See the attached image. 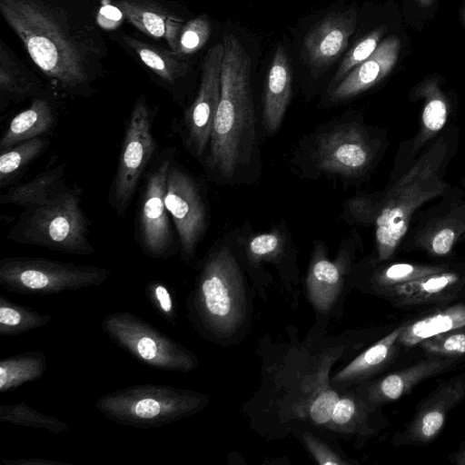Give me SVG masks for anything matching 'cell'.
<instances>
[{
  "label": "cell",
  "mask_w": 465,
  "mask_h": 465,
  "mask_svg": "<svg viewBox=\"0 0 465 465\" xmlns=\"http://www.w3.org/2000/svg\"><path fill=\"white\" fill-rule=\"evenodd\" d=\"M98 0H0V14L39 71L71 97L92 96L108 47Z\"/></svg>",
  "instance_id": "obj_1"
},
{
  "label": "cell",
  "mask_w": 465,
  "mask_h": 465,
  "mask_svg": "<svg viewBox=\"0 0 465 465\" xmlns=\"http://www.w3.org/2000/svg\"><path fill=\"white\" fill-rule=\"evenodd\" d=\"M458 144L457 127H447L416 157L396 155L383 191L358 194L345 203L341 216L347 223L373 227L376 262L389 260L400 248L415 213L450 188L445 174Z\"/></svg>",
  "instance_id": "obj_2"
},
{
  "label": "cell",
  "mask_w": 465,
  "mask_h": 465,
  "mask_svg": "<svg viewBox=\"0 0 465 465\" xmlns=\"http://www.w3.org/2000/svg\"><path fill=\"white\" fill-rule=\"evenodd\" d=\"M221 96L209 143L201 162L219 184L252 181L260 165L257 119L254 110L251 61L240 40L224 35Z\"/></svg>",
  "instance_id": "obj_3"
},
{
  "label": "cell",
  "mask_w": 465,
  "mask_h": 465,
  "mask_svg": "<svg viewBox=\"0 0 465 465\" xmlns=\"http://www.w3.org/2000/svg\"><path fill=\"white\" fill-rule=\"evenodd\" d=\"M386 134L356 115H342L318 127L293 158L303 176L343 183L365 178L385 150Z\"/></svg>",
  "instance_id": "obj_4"
},
{
  "label": "cell",
  "mask_w": 465,
  "mask_h": 465,
  "mask_svg": "<svg viewBox=\"0 0 465 465\" xmlns=\"http://www.w3.org/2000/svg\"><path fill=\"white\" fill-rule=\"evenodd\" d=\"M83 189L67 184L45 201L25 208L6 239L69 254L95 252L90 241L91 221L82 206Z\"/></svg>",
  "instance_id": "obj_5"
},
{
  "label": "cell",
  "mask_w": 465,
  "mask_h": 465,
  "mask_svg": "<svg viewBox=\"0 0 465 465\" xmlns=\"http://www.w3.org/2000/svg\"><path fill=\"white\" fill-rule=\"evenodd\" d=\"M187 308L192 321L214 334L230 333L242 321V275L228 244L216 243L204 257Z\"/></svg>",
  "instance_id": "obj_6"
},
{
  "label": "cell",
  "mask_w": 465,
  "mask_h": 465,
  "mask_svg": "<svg viewBox=\"0 0 465 465\" xmlns=\"http://www.w3.org/2000/svg\"><path fill=\"white\" fill-rule=\"evenodd\" d=\"M197 391L163 384H137L100 397L95 409L117 424L157 429L195 414L207 404Z\"/></svg>",
  "instance_id": "obj_7"
},
{
  "label": "cell",
  "mask_w": 465,
  "mask_h": 465,
  "mask_svg": "<svg viewBox=\"0 0 465 465\" xmlns=\"http://www.w3.org/2000/svg\"><path fill=\"white\" fill-rule=\"evenodd\" d=\"M103 267L47 258L8 256L0 260V286L25 295H52L103 284L111 275Z\"/></svg>",
  "instance_id": "obj_8"
},
{
  "label": "cell",
  "mask_w": 465,
  "mask_h": 465,
  "mask_svg": "<svg viewBox=\"0 0 465 465\" xmlns=\"http://www.w3.org/2000/svg\"><path fill=\"white\" fill-rule=\"evenodd\" d=\"M156 110L146 95L138 96L126 121L117 167L108 192V204L125 216L157 152L153 127Z\"/></svg>",
  "instance_id": "obj_9"
},
{
  "label": "cell",
  "mask_w": 465,
  "mask_h": 465,
  "mask_svg": "<svg viewBox=\"0 0 465 465\" xmlns=\"http://www.w3.org/2000/svg\"><path fill=\"white\" fill-rule=\"evenodd\" d=\"M176 148L158 152L143 176L134 221V241L143 253L166 260L180 252L172 219L165 206L167 175Z\"/></svg>",
  "instance_id": "obj_10"
},
{
  "label": "cell",
  "mask_w": 465,
  "mask_h": 465,
  "mask_svg": "<svg viewBox=\"0 0 465 465\" xmlns=\"http://www.w3.org/2000/svg\"><path fill=\"white\" fill-rule=\"evenodd\" d=\"M101 329L118 347L150 368L187 373L198 364L187 348L132 312L108 314Z\"/></svg>",
  "instance_id": "obj_11"
},
{
  "label": "cell",
  "mask_w": 465,
  "mask_h": 465,
  "mask_svg": "<svg viewBox=\"0 0 465 465\" xmlns=\"http://www.w3.org/2000/svg\"><path fill=\"white\" fill-rule=\"evenodd\" d=\"M164 202L177 234L181 259L190 264L208 229V204L202 183L176 156L168 171Z\"/></svg>",
  "instance_id": "obj_12"
},
{
  "label": "cell",
  "mask_w": 465,
  "mask_h": 465,
  "mask_svg": "<svg viewBox=\"0 0 465 465\" xmlns=\"http://www.w3.org/2000/svg\"><path fill=\"white\" fill-rule=\"evenodd\" d=\"M463 241L465 191L450 186L438 203L415 213L400 246L445 257Z\"/></svg>",
  "instance_id": "obj_13"
},
{
  "label": "cell",
  "mask_w": 465,
  "mask_h": 465,
  "mask_svg": "<svg viewBox=\"0 0 465 465\" xmlns=\"http://www.w3.org/2000/svg\"><path fill=\"white\" fill-rule=\"evenodd\" d=\"M223 52V43L207 51L202 63L196 94L173 127L186 151L200 163L209 143L220 102Z\"/></svg>",
  "instance_id": "obj_14"
},
{
  "label": "cell",
  "mask_w": 465,
  "mask_h": 465,
  "mask_svg": "<svg viewBox=\"0 0 465 465\" xmlns=\"http://www.w3.org/2000/svg\"><path fill=\"white\" fill-rule=\"evenodd\" d=\"M112 38L150 72L176 104L184 106L193 74V64L186 55L122 30L116 31Z\"/></svg>",
  "instance_id": "obj_15"
},
{
  "label": "cell",
  "mask_w": 465,
  "mask_h": 465,
  "mask_svg": "<svg viewBox=\"0 0 465 465\" xmlns=\"http://www.w3.org/2000/svg\"><path fill=\"white\" fill-rule=\"evenodd\" d=\"M361 245V235L351 231L342 239L335 260L331 261L327 257L326 244L322 241L314 242L306 285L309 298L319 311H328L336 301L344 275Z\"/></svg>",
  "instance_id": "obj_16"
},
{
  "label": "cell",
  "mask_w": 465,
  "mask_h": 465,
  "mask_svg": "<svg viewBox=\"0 0 465 465\" xmlns=\"http://www.w3.org/2000/svg\"><path fill=\"white\" fill-rule=\"evenodd\" d=\"M408 96L411 101L423 100L420 130L398 150L401 156L412 159L444 131L450 114V98L439 74L427 75L411 89Z\"/></svg>",
  "instance_id": "obj_17"
},
{
  "label": "cell",
  "mask_w": 465,
  "mask_h": 465,
  "mask_svg": "<svg viewBox=\"0 0 465 465\" xmlns=\"http://www.w3.org/2000/svg\"><path fill=\"white\" fill-rule=\"evenodd\" d=\"M127 22L143 35L163 39L178 53L182 29L187 22L180 6L172 0H112Z\"/></svg>",
  "instance_id": "obj_18"
},
{
  "label": "cell",
  "mask_w": 465,
  "mask_h": 465,
  "mask_svg": "<svg viewBox=\"0 0 465 465\" xmlns=\"http://www.w3.org/2000/svg\"><path fill=\"white\" fill-rule=\"evenodd\" d=\"M355 7L333 12L318 21L303 40V50L312 72L325 71L345 50L357 25Z\"/></svg>",
  "instance_id": "obj_19"
},
{
  "label": "cell",
  "mask_w": 465,
  "mask_h": 465,
  "mask_svg": "<svg viewBox=\"0 0 465 465\" xmlns=\"http://www.w3.org/2000/svg\"><path fill=\"white\" fill-rule=\"evenodd\" d=\"M401 52V41L399 36L390 35L384 39L369 58L327 92V102L330 104L345 102L379 84L395 67Z\"/></svg>",
  "instance_id": "obj_20"
},
{
  "label": "cell",
  "mask_w": 465,
  "mask_h": 465,
  "mask_svg": "<svg viewBox=\"0 0 465 465\" xmlns=\"http://www.w3.org/2000/svg\"><path fill=\"white\" fill-rule=\"evenodd\" d=\"M292 74L288 54L282 45L275 48L264 83L262 124L268 135L281 127L292 96Z\"/></svg>",
  "instance_id": "obj_21"
},
{
  "label": "cell",
  "mask_w": 465,
  "mask_h": 465,
  "mask_svg": "<svg viewBox=\"0 0 465 465\" xmlns=\"http://www.w3.org/2000/svg\"><path fill=\"white\" fill-rule=\"evenodd\" d=\"M58 120L57 105L53 92L46 89L32 99L28 107L9 122L0 139V153L35 137L47 136Z\"/></svg>",
  "instance_id": "obj_22"
},
{
  "label": "cell",
  "mask_w": 465,
  "mask_h": 465,
  "mask_svg": "<svg viewBox=\"0 0 465 465\" xmlns=\"http://www.w3.org/2000/svg\"><path fill=\"white\" fill-rule=\"evenodd\" d=\"M465 395V384L453 381L442 384L422 404L406 430L404 437L412 443H427L441 430L449 411Z\"/></svg>",
  "instance_id": "obj_23"
},
{
  "label": "cell",
  "mask_w": 465,
  "mask_h": 465,
  "mask_svg": "<svg viewBox=\"0 0 465 465\" xmlns=\"http://www.w3.org/2000/svg\"><path fill=\"white\" fill-rule=\"evenodd\" d=\"M46 89L39 76L0 38V114L13 104L33 99Z\"/></svg>",
  "instance_id": "obj_24"
},
{
  "label": "cell",
  "mask_w": 465,
  "mask_h": 465,
  "mask_svg": "<svg viewBox=\"0 0 465 465\" xmlns=\"http://www.w3.org/2000/svg\"><path fill=\"white\" fill-rule=\"evenodd\" d=\"M464 282V276L450 267L440 272L383 289L399 305H420L453 299Z\"/></svg>",
  "instance_id": "obj_25"
},
{
  "label": "cell",
  "mask_w": 465,
  "mask_h": 465,
  "mask_svg": "<svg viewBox=\"0 0 465 465\" xmlns=\"http://www.w3.org/2000/svg\"><path fill=\"white\" fill-rule=\"evenodd\" d=\"M454 363V360L448 358L420 361L377 382L371 390L370 398L378 402L397 400L420 381L445 371Z\"/></svg>",
  "instance_id": "obj_26"
},
{
  "label": "cell",
  "mask_w": 465,
  "mask_h": 465,
  "mask_svg": "<svg viewBox=\"0 0 465 465\" xmlns=\"http://www.w3.org/2000/svg\"><path fill=\"white\" fill-rule=\"evenodd\" d=\"M66 163H62L44 171L28 182L15 184L0 195L1 204L27 208L37 204L66 185Z\"/></svg>",
  "instance_id": "obj_27"
},
{
  "label": "cell",
  "mask_w": 465,
  "mask_h": 465,
  "mask_svg": "<svg viewBox=\"0 0 465 465\" xmlns=\"http://www.w3.org/2000/svg\"><path fill=\"white\" fill-rule=\"evenodd\" d=\"M462 327H465V304L458 303L404 324L398 341L412 347L428 338Z\"/></svg>",
  "instance_id": "obj_28"
},
{
  "label": "cell",
  "mask_w": 465,
  "mask_h": 465,
  "mask_svg": "<svg viewBox=\"0 0 465 465\" xmlns=\"http://www.w3.org/2000/svg\"><path fill=\"white\" fill-rule=\"evenodd\" d=\"M48 136L24 141L0 153V190L15 185L24 173L51 145Z\"/></svg>",
  "instance_id": "obj_29"
},
{
  "label": "cell",
  "mask_w": 465,
  "mask_h": 465,
  "mask_svg": "<svg viewBox=\"0 0 465 465\" xmlns=\"http://www.w3.org/2000/svg\"><path fill=\"white\" fill-rule=\"evenodd\" d=\"M47 366L42 351H25L0 361V392L5 393L43 377Z\"/></svg>",
  "instance_id": "obj_30"
},
{
  "label": "cell",
  "mask_w": 465,
  "mask_h": 465,
  "mask_svg": "<svg viewBox=\"0 0 465 465\" xmlns=\"http://www.w3.org/2000/svg\"><path fill=\"white\" fill-rule=\"evenodd\" d=\"M404 324L371 346L347 366L336 373V382L351 381L363 379L381 367L392 355L395 344L403 330Z\"/></svg>",
  "instance_id": "obj_31"
},
{
  "label": "cell",
  "mask_w": 465,
  "mask_h": 465,
  "mask_svg": "<svg viewBox=\"0 0 465 465\" xmlns=\"http://www.w3.org/2000/svg\"><path fill=\"white\" fill-rule=\"evenodd\" d=\"M52 321L49 314L40 313L29 307L15 303L0 295V334L18 336L42 328Z\"/></svg>",
  "instance_id": "obj_32"
},
{
  "label": "cell",
  "mask_w": 465,
  "mask_h": 465,
  "mask_svg": "<svg viewBox=\"0 0 465 465\" xmlns=\"http://www.w3.org/2000/svg\"><path fill=\"white\" fill-rule=\"evenodd\" d=\"M0 421L18 426L45 430L58 434L69 430L66 422L42 413L24 402L0 405Z\"/></svg>",
  "instance_id": "obj_33"
},
{
  "label": "cell",
  "mask_w": 465,
  "mask_h": 465,
  "mask_svg": "<svg viewBox=\"0 0 465 465\" xmlns=\"http://www.w3.org/2000/svg\"><path fill=\"white\" fill-rule=\"evenodd\" d=\"M450 267L449 264L395 262L376 271L373 274V280L379 287L387 288L440 272Z\"/></svg>",
  "instance_id": "obj_34"
},
{
  "label": "cell",
  "mask_w": 465,
  "mask_h": 465,
  "mask_svg": "<svg viewBox=\"0 0 465 465\" xmlns=\"http://www.w3.org/2000/svg\"><path fill=\"white\" fill-rule=\"evenodd\" d=\"M387 32L386 25H380L359 39L346 54L327 92L333 89L352 69L369 58L381 44Z\"/></svg>",
  "instance_id": "obj_35"
},
{
  "label": "cell",
  "mask_w": 465,
  "mask_h": 465,
  "mask_svg": "<svg viewBox=\"0 0 465 465\" xmlns=\"http://www.w3.org/2000/svg\"><path fill=\"white\" fill-rule=\"evenodd\" d=\"M211 35V23L202 15L187 20L179 39L178 53L190 55L199 51L208 41Z\"/></svg>",
  "instance_id": "obj_36"
},
{
  "label": "cell",
  "mask_w": 465,
  "mask_h": 465,
  "mask_svg": "<svg viewBox=\"0 0 465 465\" xmlns=\"http://www.w3.org/2000/svg\"><path fill=\"white\" fill-rule=\"evenodd\" d=\"M144 293L157 313L173 325L177 319V310L171 286L164 282L153 280L145 285Z\"/></svg>",
  "instance_id": "obj_37"
},
{
  "label": "cell",
  "mask_w": 465,
  "mask_h": 465,
  "mask_svg": "<svg viewBox=\"0 0 465 465\" xmlns=\"http://www.w3.org/2000/svg\"><path fill=\"white\" fill-rule=\"evenodd\" d=\"M422 348L430 354L457 357L465 354V331H449L426 339Z\"/></svg>",
  "instance_id": "obj_38"
},
{
  "label": "cell",
  "mask_w": 465,
  "mask_h": 465,
  "mask_svg": "<svg viewBox=\"0 0 465 465\" xmlns=\"http://www.w3.org/2000/svg\"><path fill=\"white\" fill-rule=\"evenodd\" d=\"M440 0H403L404 15L412 26L421 30L436 15Z\"/></svg>",
  "instance_id": "obj_39"
},
{
  "label": "cell",
  "mask_w": 465,
  "mask_h": 465,
  "mask_svg": "<svg viewBox=\"0 0 465 465\" xmlns=\"http://www.w3.org/2000/svg\"><path fill=\"white\" fill-rule=\"evenodd\" d=\"M340 398L332 389L321 390L310 404L309 414L312 421L319 425L329 423Z\"/></svg>",
  "instance_id": "obj_40"
},
{
  "label": "cell",
  "mask_w": 465,
  "mask_h": 465,
  "mask_svg": "<svg viewBox=\"0 0 465 465\" xmlns=\"http://www.w3.org/2000/svg\"><path fill=\"white\" fill-rule=\"evenodd\" d=\"M303 440L309 450L319 464L343 465L347 463L312 434L305 433L303 435Z\"/></svg>",
  "instance_id": "obj_41"
},
{
  "label": "cell",
  "mask_w": 465,
  "mask_h": 465,
  "mask_svg": "<svg viewBox=\"0 0 465 465\" xmlns=\"http://www.w3.org/2000/svg\"><path fill=\"white\" fill-rule=\"evenodd\" d=\"M357 414L358 405L356 401L350 396L341 397L334 408L330 422L337 428H343L351 425Z\"/></svg>",
  "instance_id": "obj_42"
},
{
  "label": "cell",
  "mask_w": 465,
  "mask_h": 465,
  "mask_svg": "<svg viewBox=\"0 0 465 465\" xmlns=\"http://www.w3.org/2000/svg\"><path fill=\"white\" fill-rule=\"evenodd\" d=\"M6 465H71L70 463L43 458H22L17 460H2Z\"/></svg>",
  "instance_id": "obj_43"
},
{
  "label": "cell",
  "mask_w": 465,
  "mask_h": 465,
  "mask_svg": "<svg viewBox=\"0 0 465 465\" xmlns=\"http://www.w3.org/2000/svg\"><path fill=\"white\" fill-rule=\"evenodd\" d=\"M455 460L459 464L465 465V444L460 449V450L457 453Z\"/></svg>",
  "instance_id": "obj_44"
},
{
  "label": "cell",
  "mask_w": 465,
  "mask_h": 465,
  "mask_svg": "<svg viewBox=\"0 0 465 465\" xmlns=\"http://www.w3.org/2000/svg\"><path fill=\"white\" fill-rule=\"evenodd\" d=\"M459 13H460L461 24L463 25V26L465 28V0H462Z\"/></svg>",
  "instance_id": "obj_45"
},
{
  "label": "cell",
  "mask_w": 465,
  "mask_h": 465,
  "mask_svg": "<svg viewBox=\"0 0 465 465\" xmlns=\"http://www.w3.org/2000/svg\"><path fill=\"white\" fill-rule=\"evenodd\" d=\"M461 183L463 185L464 191H465V177L461 179Z\"/></svg>",
  "instance_id": "obj_46"
}]
</instances>
